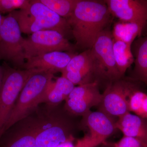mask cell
<instances>
[{
	"instance_id": "cell-1",
	"label": "cell",
	"mask_w": 147,
	"mask_h": 147,
	"mask_svg": "<svg viewBox=\"0 0 147 147\" xmlns=\"http://www.w3.org/2000/svg\"><path fill=\"white\" fill-rule=\"evenodd\" d=\"M111 14L104 1L79 0L73 13L66 19L76 40V48L91 49L105 30Z\"/></svg>"
},
{
	"instance_id": "cell-2",
	"label": "cell",
	"mask_w": 147,
	"mask_h": 147,
	"mask_svg": "<svg viewBox=\"0 0 147 147\" xmlns=\"http://www.w3.org/2000/svg\"><path fill=\"white\" fill-rule=\"evenodd\" d=\"M40 105L34 112L37 132V147H57L65 142L75 140L74 134L77 125L75 117L57 105Z\"/></svg>"
},
{
	"instance_id": "cell-3",
	"label": "cell",
	"mask_w": 147,
	"mask_h": 147,
	"mask_svg": "<svg viewBox=\"0 0 147 147\" xmlns=\"http://www.w3.org/2000/svg\"><path fill=\"white\" fill-rule=\"evenodd\" d=\"M54 74L38 71L30 76L22 89L5 127L4 131L34 112L46 102L54 86Z\"/></svg>"
},
{
	"instance_id": "cell-4",
	"label": "cell",
	"mask_w": 147,
	"mask_h": 147,
	"mask_svg": "<svg viewBox=\"0 0 147 147\" xmlns=\"http://www.w3.org/2000/svg\"><path fill=\"white\" fill-rule=\"evenodd\" d=\"M0 90V138L19 94L27 80L38 69H18L5 63Z\"/></svg>"
},
{
	"instance_id": "cell-5",
	"label": "cell",
	"mask_w": 147,
	"mask_h": 147,
	"mask_svg": "<svg viewBox=\"0 0 147 147\" xmlns=\"http://www.w3.org/2000/svg\"><path fill=\"white\" fill-rule=\"evenodd\" d=\"M138 81L124 76L110 82L105 87L102 94L98 111L114 119H118L127 113L129 98L131 92L139 86Z\"/></svg>"
},
{
	"instance_id": "cell-6",
	"label": "cell",
	"mask_w": 147,
	"mask_h": 147,
	"mask_svg": "<svg viewBox=\"0 0 147 147\" xmlns=\"http://www.w3.org/2000/svg\"><path fill=\"white\" fill-rule=\"evenodd\" d=\"M21 34L16 19L9 13L3 16L0 29V60L10 63L19 69L26 61Z\"/></svg>"
},
{
	"instance_id": "cell-7",
	"label": "cell",
	"mask_w": 147,
	"mask_h": 147,
	"mask_svg": "<svg viewBox=\"0 0 147 147\" xmlns=\"http://www.w3.org/2000/svg\"><path fill=\"white\" fill-rule=\"evenodd\" d=\"M23 47L26 60L55 51L76 53V49L63 35L51 30L35 32L24 38Z\"/></svg>"
},
{
	"instance_id": "cell-8",
	"label": "cell",
	"mask_w": 147,
	"mask_h": 147,
	"mask_svg": "<svg viewBox=\"0 0 147 147\" xmlns=\"http://www.w3.org/2000/svg\"><path fill=\"white\" fill-rule=\"evenodd\" d=\"M83 117L80 127L86 128L87 132L76 140L75 147H95L106 140L117 129V120L99 111H90Z\"/></svg>"
},
{
	"instance_id": "cell-9",
	"label": "cell",
	"mask_w": 147,
	"mask_h": 147,
	"mask_svg": "<svg viewBox=\"0 0 147 147\" xmlns=\"http://www.w3.org/2000/svg\"><path fill=\"white\" fill-rule=\"evenodd\" d=\"M113 45L112 32L105 29L98 36L91 48L97 64L100 82H105L106 86L123 77L116 65Z\"/></svg>"
},
{
	"instance_id": "cell-10",
	"label": "cell",
	"mask_w": 147,
	"mask_h": 147,
	"mask_svg": "<svg viewBox=\"0 0 147 147\" xmlns=\"http://www.w3.org/2000/svg\"><path fill=\"white\" fill-rule=\"evenodd\" d=\"M61 73V76L68 79L74 86L94 82H97L100 85L97 64L91 49L75 55Z\"/></svg>"
},
{
	"instance_id": "cell-11",
	"label": "cell",
	"mask_w": 147,
	"mask_h": 147,
	"mask_svg": "<svg viewBox=\"0 0 147 147\" xmlns=\"http://www.w3.org/2000/svg\"><path fill=\"white\" fill-rule=\"evenodd\" d=\"M102 97L97 82L80 85L74 87L66 99L64 107L72 115L82 117L92 107L98 106Z\"/></svg>"
},
{
	"instance_id": "cell-12",
	"label": "cell",
	"mask_w": 147,
	"mask_h": 147,
	"mask_svg": "<svg viewBox=\"0 0 147 147\" xmlns=\"http://www.w3.org/2000/svg\"><path fill=\"white\" fill-rule=\"evenodd\" d=\"M28 9L33 18V33L51 30L59 32L68 39L73 37L67 20L51 10L39 0L30 1Z\"/></svg>"
},
{
	"instance_id": "cell-13",
	"label": "cell",
	"mask_w": 147,
	"mask_h": 147,
	"mask_svg": "<svg viewBox=\"0 0 147 147\" xmlns=\"http://www.w3.org/2000/svg\"><path fill=\"white\" fill-rule=\"evenodd\" d=\"M37 127L33 113L6 130L0 138V147H37Z\"/></svg>"
},
{
	"instance_id": "cell-14",
	"label": "cell",
	"mask_w": 147,
	"mask_h": 147,
	"mask_svg": "<svg viewBox=\"0 0 147 147\" xmlns=\"http://www.w3.org/2000/svg\"><path fill=\"white\" fill-rule=\"evenodd\" d=\"M111 15L120 21L138 24L144 28L147 23V0H106Z\"/></svg>"
},
{
	"instance_id": "cell-15",
	"label": "cell",
	"mask_w": 147,
	"mask_h": 147,
	"mask_svg": "<svg viewBox=\"0 0 147 147\" xmlns=\"http://www.w3.org/2000/svg\"><path fill=\"white\" fill-rule=\"evenodd\" d=\"M76 53L55 51L26 60L22 69H34L54 74L63 71Z\"/></svg>"
},
{
	"instance_id": "cell-16",
	"label": "cell",
	"mask_w": 147,
	"mask_h": 147,
	"mask_svg": "<svg viewBox=\"0 0 147 147\" xmlns=\"http://www.w3.org/2000/svg\"><path fill=\"white\" fill-rule=\"evenodd\" d=\"M116 126L123 136L137 139L147 147V119L127 113L117 119Z\"/></svg>"
},
{
	"instance_id": "cell-17",
	"label": "cell",
	"mask_w": 147,
	"mask_h": 147,
	"mask_svg": "<svg viewBox=\"0 0 147 147\" xmlns=\"http://www.w3.org/2000/svg\"><path fill=\"white\" fill-rule=\"evenodd\" d=\"M131 50L135 66L131 78L147 85V35L134 40Z\"/></svg>"
},
{
	"instance_id": "cell-18",
	"label": "cell",
	"mask_w": 147,
	"mask_h": 147,
	"mask_svg": "<svg viewBox=\"0 0 147 147\" xmlns=\"http://www.w3.org/2000/svg\"><path fill=\"white\" fill-rule=\"evenodd\" d=\"M144 29L138 24L120 21L114 25L112 35L115 40L131 45L136 38L141 36Z\"/></svg>"
},
{
	"instance_id": "cell-19",
	"label": "cell",
	"mask_w": 147,
	"mask_h": 147,
	"mask_svg": "<svg viewBox=\"0 0 147 147\" xmlns=\"http://www.w3.org/2000/svg\"><path fill=\"white\" fill-rule=\"evenodd\" d=\"M131 45L113 39L114 57L119 72L122 77L124 76L127 69L134 62Z\"/></svg>"
},
{
	"instance_id": "cell-20",
	"label": "cell",
	"mask_w": 147,
	"mask_h": 147,
	"mask_svg": "<svg viewBox=\"0 0 147 147\" xmlns=\"http://www.w3.org/2000/svg\"><path fill=\"white\" fill-rule=\"evenodd\" d=\"M74 87V84L65 77L62 76L59 77L49 92L45 104L60 105L63 100H65Z\"/></svg>"
},
{
	"instance_id": "cell-21",
	"label": "cell",
	"mask_w": 147,
	"mask_h": 147,
	"mask_svg": "<svg viewBox=\"0 0 147 147\" xmlns=\"http://www.w3.org/2000/svg\"><path fill=\"white\" fill-rule=\"evenodd\" d=\"M129 110L130 113L147 119V94L141 89L139 85L129 95Z\"/></svg>"
},
{
	"instance_id": "cell-22",
	"label": "cell",
	"mask_w": 147,
	"mask_h": 147,
	"mask_svg": "<svg viewBox=\"0 0 147 147\" xmlns=\"http://www.w3.org/2000/svg\"><path fill=\"white\" fill-rule=\"evenodd\" d=\"M59 16L68 18L73 13L79 0H39Z\"/></svg>"
},
{
	"instance_id": "cell-23",
	"label": "cell",
	"mask_w": 147,
	"mask_h": 147,
	"mask_svg": "<svg viewBox=\"0 0 147 147\" xmlns=\"http://www.w3.org/2000/svg\"><path fill=\"white\" fill-rule=\"evenodd\" d=\"M30 0H0V13H11L28 7Z\"/></svg>"
},
{
	"instance_id": "cell-24",
	"label": "cell",
	"mask_w": 147,
	"mask_h": 147,
	"mask_svg": "<svg viewBox=\"0 0 147 147\" xmlns=\"http://www.w3.org/2000/svg\"><path fill=\"white\" fill-rule=\"evenodd\" d=\"M113 144L115 147H144L137 139L125 136L118 142Z\"/></svg>"
},
{
	"instance_id": "cell-25",
	"label": "cell",
	"mask_w": 147,
	"mask_h": 147,
	"mask_svg": "<svg viewBox=\"0 0 147 147\" xmlns=\"http://www.w3.org/2000/svg\"><path fill=\"white\" fill-rule=\"evenodd\" d=\"M74 141H70L63 143L57 147H75Z\"/></svg>"
},
{
	"instance_id": "cell-26",
	"label": "cell",
	"mask_w": 147,
	"mask_h": 147,
	"mask_svg": "<svg viewBox=\"0 0 147 147\" xmlns=\"http://www.w3.org/2000/svg\"><path fill=\"white\" fill-rule=\"evenodd\" d=\"M95 147H115L113 145V143H108L105 142L101 144L98 145Z\"/></svg>"
},
{
	"instance_id": "cell-27",
	"label": "cell",
	"mask_w": 147,
	"mask_h": 147,
	"mask_svg": "<svg viewBox=\"0 0 147 147\" xmlns=\"http://www.w3.org/2000/svg\"><path fill=\"white\" fill-rule=\"evenodd\" d=\"M3 77V69L2 65H0V90L2 84Z\"/></svg>"
},
{
	"instance_id": "cell-28",
	"label": "cell",
	"mask_w": 147,
	"mask_h": 147,
	"mask_svg": "<svg viewBox=\"0 0 147 147\" xmlns=\"http://www.w3.org/2000/svg\"><path fill=\"white\" fill-rule=\"evenodd\" d=\"M3 18V16H2L1 14L0 13V29L1 26L2 24Z\"/></svg>"
}]
</instances>
